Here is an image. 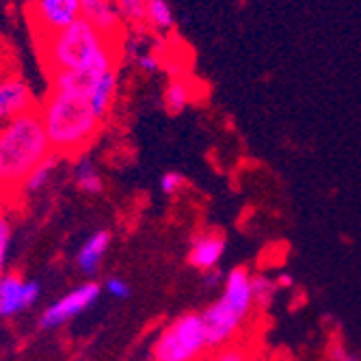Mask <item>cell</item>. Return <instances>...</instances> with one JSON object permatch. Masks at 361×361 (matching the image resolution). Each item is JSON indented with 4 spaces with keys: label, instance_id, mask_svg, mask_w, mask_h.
Wrapping results in <instances>:
<instances>
[{
    "label": "cell",
    "instance_id": "13",
    "mask_svg": "<svg viewBox=\"0 0 361 361\" xmlns=\"http://www.w3.org/2000/svg\"><path fill=\"white\" fill-rule=\"evenodd\" d=\"M251 292H253L255 307L271 310L277 299V294H279V288L273 277H269L264 273H257V275H251Z\"/></svg>",
    "mask_w": 361,
    "mask_h": 361
},
{
    "label": "cell",
    "instance_id": "21",
    "mask_svg": "<svg viewBox=\"0 0 361 361\" xmlns=\"http://www.w3.org/2000/svg\"><path fill=\"white\" fill-rule=\"evenodd\" d=\"M208 361H251V359H249V355H247V350L243 346L227 344L223 348H216V353Z\"/></svg>",
    "mask_w": 361,
    "mask_h": 361
},
{
    "label": "cell",
    "instance_id": "24",
    "mask_svg": "<svg viewBox=\"0 0 361 361\" xmlns=\"http://www.w3.org/2000/svg\"><path fill=\"white\" fill-rule=\"evenodd\" d=\"M223 281H225V273L219 271V269L204 273V286L210 288V290H221L223 288Z\"/></svg>",
    "mask_w": 361,
    "mask_h": 361
},
{
    "label": "cell",
    "instance_id": "23",
    "mask_svg": "<svg viewBox=\"0 0 361 361\" xmlns=\"http://www.w3.org/2000/svg\"><path fill=\"white\" fill-rule=\"evenodd\" d=\"M137 65L145 72V74H156L160 70V59L156 52L147 50V52H141L137 54Z\"/></svg>",
    "mask_w": 361,
    "mask_h": 361
},
{
    "label": "cell",
    "instance_id": "20",
    "mask_svg": "<svg viewBox=\"0 0 361 361\" xmlns=\"http://www.w3.org/2000/svg\"><path fill=\"white\" fill-rule=\"evenodd\" d=\"M326 359L329 361H361V355L350 350L344 342H329L326 346Z\"/></svg>",
    "mask_w": 361,
    "mask_h": 361
},
{
    "label": "cell",
    "instance_id": "15",
    "mask_svg": "<svg viewBox=\"0 0 361 361\" xmlns=\"http://www.w3.org/2000/svg\"><path fill=\"white\" fill-rule=\"evenodd\" d=\"M56 167H59V156H56V154L48 156V158L42 162V165L26 178L22 190L28 192V195L44 190V188L52 182V178H54V173H56Z\"/></svg>",
    "mask_w": 361,
    "mask_h": 361
},
{
    "label": "cell",
    "instance_id": "25",
    "mask_svg": "<svg viewBox=\"0 0 361 361\" xmlns=\"http://www.w3.org/2000/svg\"><path fill=\"white\" fill-rule=\"evenodd\" d=\"M275 283H277V288L279 290H290V288H294V277L290 275V273H279L277 277H275Z\"/></svg>",
    "mask_w": 361,
    "mask_h": 361
},
{
    "label": "cell",
    "instance_id": "14",
    "mask_svg": "<svg viewBox=\"0 0 361 361\" xmlns=\"http://www.w3.org/2000/svg\"><path fill=\"white\" fill-rule=\"evenodd\" d=\"M145 22L154 30H162V32L171 30L176 20L167 0H145Z\"/></svg>",
    "mask_w": 361,
    "mask_h": 361
},
{
    "label": "cell",
    "instance_id": "1",
    "mask_svg": "<svg viewBox=\"0 0 361 361\" xmlns=\"http://www.w3.org/2000/svg\"><path fill=\"white\" fill-rule=\"evenodd\" d=\"M37 46L48 76L59 72L111 70L119 65L121 54V42L104 37L85 18L50 37L37 39Z\"/></svg>",
    "mask_w": 361,
    "mask_h": 361
},
{
    "label": "cell",
    "instance_id": "16",
    "mask_svg": "<svg viewBox=\"0 0 361 361\" xmlns=\"http://www.w3.org/2000/svg\"><path fill=\"white\" fill-rule=\"evenodd\" d=\"M192 102V87L184 78H173L165 89V106L169 113H182Z\"/></svg>",
    "mask_w": 361,
    "mask_h": 361
},
{
    "label": "cell",
    "instance_id": "6",
    "mask_svg": "<svg viewBox=\"0 0 361 361\" xmlns=\"http://www.w3.org/2000/svg\"><path fill=\"white\" fill-rule=\"evenodd\" d=\"M82 18V0H32L28 7V22L37 39L72 26Z\"/></svg>",
    "mask_w": 361,
    "mask_h": 361
},
{
    "label": "cell",
    "instance_id": "4",
    "mask_svg": "<svg viewBox=\"0 0 361 361\" xmlns=\"http://www.w3.org/2000/svg\"><path fill=\"white\" fill-rule=\"evenodd\" d=\"M255 310L251 292V273L247 267H234L225 273V281L219 297L202 312L210 348H223L232 344L238 331Z\"/></svg>",
    "mask_w": 361,
    "mask_h": 361
},
{
    "label": "cell",
    "instance_id": "19",
    "mask_svg": "<svg viewBox=\"0 0 361 361\" xmlns=\"http://www.w3.org/2000/svg\"><path fill=\"white\" fill-rule=\"evenodd\" d=\"M158 186H160V192H162V195L173 197V195H178V192L186 186V178H184L180 171H167V173H162V176H160Z\"/></svg>",
    "mask_w": 361,
    "mask_h": 361
},
{
    "label": "cell",
    "instance_id": "3",
    "mask_svg": "<svg viewBox=\"0 0 361 361\" xmlns=\"http://www.w3.org/2000/svg\"><path fill=\"white\" fill-rule=\"evenodd\" d=\"M52 154L37 109L0 126V197L22 190L26 178Z\"/></svg>",
    "mask_w": 361,
    "mask_h": 361
},
{
    "label": "cell",
    "instance_id": "22",
    "mask_svg": "<svg viewBox=\"0 0 361 361\" xmlns=\"http://www.w3.org/2000/svg\"><path fill=\"white\" fill-rule=\"evenodd\" d=\"M104 292L113 299H128L130 294H133V288H130V283L121 277H109L104 281Z\"/></svg>",
    "mask_w": 361,
    "mask_h": 361
},
{
    "label": "cell",
    "instance_id": "8",
    "mask_svg": "<svg viewBox=\"0 0 361 361\" xmlns=\"http://www.w3.org/2000/svg\"><path fill=\"white\" fill-rule=\"evenodd\" d=\"M42 297V283L28 281L20 273H5L0 277V318L9 320L30 310Z\"/></svg>",
    "mask_w": 361,
    "mask_h": 361
},
{
    "label": "cell",
    "instance_id": "12",
    "mask_svg": "<svg viewBox=\"0 0 361 361\" xmlns=\"http://www.w3.org/2000/svg\"><path fill=\"white\" fill-rule=\"evenodd\" d=\"M74 184L85 195H102L104 192V180L97 171L95 162L89 156H78L74 162Z\"/></svg>",
    "mask_w": 361,
    "mask_h": 361
},
{
    "label": "cell",
    "instance_id": "9",
    "mask_svg": "<svg viewBox=\"0 0 361 361\" xmlns=\"http://www.w3.org/2000/svg\"><path fill=\"white\" fill-rule=\"evenodd\" d=\"M225 249H227V238L214 232V229H206V232H200L190 238L186 262L195 271L208 273V271L219 269L221 259L225 255Z\"/></svg>",
    "mask_w": 361,
    "mask_h": 361
},
{
    "label": "cell",
    "instance_id": "17",
    "mask_svg": "<svg viewBox=\"0 0 361 361\" xmlns=\"http://www.w3.org/2000/svg\"><path fill=\"white\" fill-rule=\"evenodd\" d=\"M11 245H13V221L7 210L0 208V277L7 273Z\"/></svg>",
    "mask_w": 361,
    "mask_h": 361
},
{
    "label": "cell",
    "instance_id": "5",
    "mask_svg": "<svg viewBox=\"0 0 361 361\" xmlns=\"http://www.w3.org/2000/svg\"><path fill=\"white\" fill-rule=\"evenodd\" d=\"M210 348L202 312H186L167 322L152 344V361H202Z\"/></svg>",
    "mask_w": 361,
    "mask_h": 361
},
{
    "label": "cell",
    "instance_id": "11",
    "mask_svg": "<svg viewBox=\"0 0 361 361\" xmlns=\"http://www.w3.org/2000/svg\"><path fill=\"white\" fill-rule=\"evenodd\" d=\"M111 247V232L109 229H97V232L89 234L82 247L76 253V264L82 275H95L102 267V259L109 253Z\"/></svg>",
    "mask_w": 361,
    "mask_h": 361
},
{
    "label": "cell",
    "instance_id": "18",
    "mask_svg": "<svg viewBox=\"0 0 361 361\" xmlns=\"http://www.w3.org/2000/svg\"><path fill=\"white\" fill-rule=\"evenodd\" d=\"M123 24H145V0H113Z\"/></svg>",
    "mask_w": 361,
    "mask_h": 361
},
{
    "label": "cell",
    "instance_id": "10",
    "mask_svg": "<svg viewBox=\"0 0 361 361\" xmlns=\"http://www.w3.org/2000/svg\"><path fill=\"white\" fill-rule=\"evenodd\" d=\"M28 111H35V97L28 82L16 74L0 76V126Z\"/></svg>",
    "mask_w": 361,
    "mask_h": 361
},
{
    "label": "cell",
    "instance_id": "26",
    "mask_svg": "<svg viewBox=\"0 0 361 361\" xmlns=\"http://www.w3.org/2000/svg\"><path fill=\"white\" fill-rule=\"evenodd\" d=\"M247 3H257V0H247Z\"/></svg>",
    "mask_w": 361,
    "mask_h": 361
},
{
    "label": "cell",
    "instance_id": "7",
    "mask_svg": "<svg viewBox=\"0 0 361 361\" xmlns=\"http://www.w3.org/2000/svg\"><path fill=\"white\" fill-rule=\"evenodd\" d=\"M102 286L95 281H85L70 292H65L63 297H59L54 303H50L42 314H39V326L46 331L56 329V326L74 320L82 312L95 305V301L100 299Z\"/></svg>",
    "mask_w": 361,
    "mask_h": 361
},
{
    "label": "cell",
    "instance_id": "2",
    "mask_svg": "<svg viewBox=\"0 0 361 361\" xmlns=\"http://www.w3.org/2000/svg\"><path fill=\"white\" fill-rule=\"evenodd\" d=\"M37 111L50 147L59 158L82 156L104 123L95 115L89 95L74 89L48 87L46 100Z\"/></svg>",
    "mask_w": 361,
    "mask_h": 361
}]
</instances>
